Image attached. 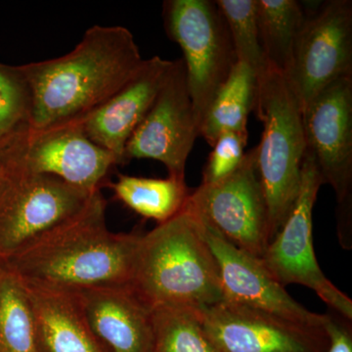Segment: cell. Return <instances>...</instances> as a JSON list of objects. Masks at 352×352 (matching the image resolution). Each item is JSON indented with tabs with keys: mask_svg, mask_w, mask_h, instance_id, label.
Returning <instances> with one entry per match:
<instances>
[{
	"mask_svg": "<svg viewBox=\"0 0 352 352\" xmlns=\"http://www.w3.org/2000/svg\"><path fill=\"white\" fill-rule=\"evenodd\" d=\"M144 60L127 28L95 25L63 56L20 65L31 94L30 131L85 117L131 82Z\"/></svg>",
	"mask_w": 352,
	"mask_h": 352,
	"instance_id": "6da1fadb",
	"label": "cell"
},
{
	"mask_svg": "<svg viewBox=\"0 0 352 352\" xmlns=\"http://www.w3.org/2000/svg\"><path fill=\"white\" fill-rule=\"evenodd\" d=\"M100 190L82 208L0 263L24 284L80 291L131 285L142 234L113 233Z\"/></svg>",
	"mask_w": 352,
	"mask_h": 352,
	"instance_id": "7a4b0ae2",
	"label": "cell"
},
{
	"mask_svg": "<svg viewBox=\"0 0 352 352\" xmlns=\"http://www.w3.org/2000/svg\"><path fill=\"white\" fill-rule=\"evenodd\" d=\"M131 288L150 307L203 311L223 300L219 265L200 219L185 206L139 241Z\"/></svg>",
	"mask_w": 352,
	"mask_h": 352,
	"instance_id": "3957f363",
	"label": "cell"
},
{
	"mask_svg": "<svg viewBox=\"0 0 352 352\" xmlns=\"http://www.w3.org/2000/svg\"><path fill=\"white\" fill-rule=\"evenodd\" d=\"M252 112L263 126L256 163L267 204L271 242L298 195L307 151L302 106L285 74L267 66L258 75Z\"/></svg>",
	"mask_w": 352,
	"mask_h": 352,
	"instance_id": "277c9868",
	"label": "cell"
},
{
	"mask_svg": "<svg viewBox=\"0 0 352 352\" xmlns=\"http://www.w3.org/2000/svg\"><path fill=\"white\" fill-rule=\"evenodd\" d=\"M28 129L0 171V263L75 214L92 195L28 166L23 156Z\"/></svg>",
	"mask_w": 352,
	"mask_h": 352,
	"instance_id": "5b68a950",
	"label": "cell"
},
{
	"mask_svg": "<svg viewBox=\"0 0 352 352\" xmlns=\"http://www.w3.org/2000/svg\"><path fill=\"white\" fill-rule=\"evenodd\" d=\"M166 36L182 48L187 83L201 127L214 97L237 64L226 20L215 1L166 0Z\"/></svg>",
	"mask_w": 352,
	"mask_h": 352,
	"instance_id": "8992f818",
	"label": "cell"
},
{
	"mask_svg": "<svg viewBox=\"0 0 352 352\" xmlns=\"http://www.w3.org/2000/svg\"><path fill=\"white\" fill-rule=\"evenodd\" d=\"M300 186L283 226L266 248L261 261L282 286L298 284L312 289L330 310L352 320V300L328 279L315 256L312 214L323 185L314 155L305 151Z\"/></svg>",
	"mask_w": 352,
	"mask_h": 352,
	"instance_id": "52a82bcc",
	"label": "cell"
},
{
	"mask_svg": "<svg viewBox=\"0 0 352 352\" xmlns=\"http://www.w3.org/2000/svg\"><path fill=\"white\" fill-rule=\"evenodd\" d=\"M186 207L231 244L261 258L270 243V219L256 147L230 175L193 190Z\"/></svg>",
	"mask_w": 352,
	"mask_h": 352,
	"instance_id": "ba28073f",
	"label": "cell"
},
{
	"mask_svg": "<svg viewBox=\"0 0 352 352\" xmlns=\"http://www.w3.org/2000/svg\"><path fill=\"white\" fill-rule=\"evenodd\" d=\"M307 149L338 200V227L352 226V75L321 89L302 109Z\"/></svg>",
	"mask_w": 352,
	"mask_h": 352,
	"instance_id": "9c48e42d",
	"label": "cell"
},
{
	"mask_svg": "<svg viewBox=\"0 0 352 352\" xmlns=\"http://www.w3.org/2000/svg\"><path fill=\"white\" fill-rule=\"evenodd\" d=\"M288 78L302 109L342 76L352 75V2L327 0L305 10Z\"/></svg>",
	"mask_w": 352,
	"mask_h": 352,
	"instance_id": "30bf717a",
	"label": "cell"
},
{
	"mask_svg": "<svg viewBox=\"0 0 352 352\" xmlns=\"http://www.w3.org/2000/svg\"><path fill=\"white\" fill-rule=\"evenodd\" d=\"M198 138L200 126L182 58L173 61L151 108L127 142L124 163L154 160L166 166L168 176L185 179L187 160Z\"/></svg>",
	"mask_w": 352,
	"mask_h": 352,
	"instance_id": "8fae6325",
	"label": "cell"
},
{
	"mask_svg": "<svg viewBox=\"0 0 352 352\" xmlns=\"http://www.w3.org/2000/svg\"><path fill=\"white\" fill-rule=\"evenodd\" d=\"M219 352H327L326 328L308 327L221 300L200 311Z\"/></svg>",
	"mask_w": 352,
	"mask_h": 352,
	"instance_id": "7c38bea8",
	"label": "cell"
},
{
	"mask_svg": "<svg viewBox=\"0 0 352 352\" xmlns=\"http://www.w3.org/2000/svg\"><path fill=\"white\" fill-rule=\"evenodd\" d=\"M200 220L206 239L219 265L224 300L254 308L300 325L325 327L327 314H314L302 307L270 274L261 258L231 244Z\"/></svg>",
	"mask_w": 352,
	"mask_h": 352,
	"instance_id": "4fadbf2b",
	"label": "cell"
},
{
	"mask_svg": "<svg viewBox=\"0 0 352 352\" xmlns=\"http://www.w3.org/2000/svg\"><path fill=\"white\" fill-rule=\"evenodd\" d=\"M28 166L54 176L89 194L100 190L119 159L87 138L75 120L34 131L28 129L23 150Z\"/></svg>",
	"mask_w": 352,
	"mask_h": 352,
	"instance_id": "5bb4252c",
	"label": "cell"
},
{
	"mask_svg": "<svg viewBox=\"0 0 352 352\" xmlns=\"http://www.w3.org/2000/svg\"><path fill=\"white\" fill-rule=\"evenodd\" d=\"M75 292L88 325L106 351L153 352V308L131 285Z\"/></svg>",
	"mask_w": 352,
	"mask_h": 352,
	"instance_id": "9a60e30c",
	"label": "cell"
},
{
	"mask_svg": "<svg viewBox=\"0 0 352 352\" xmlns=\"http://www.w3.org/2000/svg\"><path fill=\"white\" fill-rule=\"evenodd\" d=\"M173 61L145 59L131 82L103 105L80 119L87 138L124 164V150L134 131L151 108Z\"/></svg>",
	"mask_w": 352,
	"mask_h": 352,
	"instance_id": "2e32d148",
	"label": "cell"
},
{
	"mask_svg": "<svg viewBox=\"0 0 352 352\" xmlns=\"http://www.w3.org/2000/svg\"><path fill=\"white\" fill-rule=\"evenodd\" d=\"M24 285L36 314V352H107L88 325L75 291Z\"/></svg>",
	"mask_w": 352,
	"mask_h": 352,
	"instance_id": "e0dca14e",
	"label": "cell"
},
{
	"mask_svg": "<svg viewBox=\"0 0 352 352\" xmlns=\"http://www.w3.org/2000/svg\"><path fill=\"white\" fill-rule=\"evenodd\" d=\"M258 90V75L242 62H237L220 88L201 122L200 138L212 147L226 131H248L250 113L254 111Z\"/></svg>",
	"mask_w": 352,
	"mask_h": 352,
	"instance_id": "ac0fdd59",
	"label": "cell"
},
{
	"mask_svg": "<svg viewBox=\"0 0 352 352\" xmlns=\"http://www.w3.org/2000/svg\"><path fill=\"white\" fill-rule=\"evenodd\" d=\"M108 186L126 207L157 224L164 223L182 212L192 193L185 179L171 176L160 179L119 175Z\"/></svg>",
	"mask_w": 352,
	"mask_h": 352,
	"instance_id": "d6986e66",
	"label": "cell"
},
{
	"mask_svg": "<svg viewBox=\"0 0 352 352\" xmlns=\"http://www.w3.org/2000/svg\"><path fill=\"white\" fill-rule=\"evenodd\" d=\"M259 41L266 64L286 74L305 12L296 0H256Z\"/></svg>",
	"mask_w": 352,
	"mask_h": 352,
	"instance_id": "ffe728a7",
	"label": "cell"
},
{
	"mask_svg": "<svg viewBox=\"0 0 352 352\" xmlns=\"http://www.w3.org/2000/svg\"><path fill=\"white\" fill-rule=\"evenodd\" d=\"M0 352H36V319L22 281L0 265Z\"/></svg>",
	"mask_w": 352,
	"mask_h": 352,
	"instance_id": "44dd1931",
	"label": "cell"
},
{
	"mask_svg": "<svg viewBox=\"0 0 352 352\" xmlns=\"http://www.w3.org/2000/svg\"><path fill=\"white\" fill-rule=\"evenodd\" d=\"M154 315L153 352H219L204 327L200 311L157 307Z\"/></svg>",
	"mask_w": 352,
	"mask_h": 352,
	"instance_id": "7402d4cb",
	"label": "cell"
},
{
	"mask_svg": "<svg viewBox=\"0 0 352 352\" xmlns=\"http://www.w3.org/2000/svg\"><path fill=\"white\" fill-rule=\"evenodd\" d=\"M235 50L238 62L251 67L256 75L267 68L264 58L256 15V0H217Z\"/></svg>",
	"mask_w": 352,
	"mask_h": 352,
	"instance_id": "603a6c76",
	"label": "cell"
},
{
	"mask_svg": "<svg viewBox=\"0 0 352 352\" xmlns=\"http://www.w3.org/2000/svg\"><path fill=\"white\" fill-rule=\"evenodd\" d=\"M31 94L20 66L0 63V141L29 129Z\"/></svg>",
	"mask_w": 352,
	"mask_h": 352,
	"instance_id": "cb8c5ba5",
	"label": "cell"
},
{
	"mask_svg": "<svg viewBox=\"0 0 352 352\" xmlns=\"http://www.w3.org/2000/svg\"><path fill=\"white\" fill-rule=\"evenodd\" d=\"M249 133L226 131L220 134L204 166L203 182L214 183L230 175L244 160Z\"/></svg>",
	"mask_w": 352,
	"mask_h": 352,
	"instance_id": "d4e9b609",
	"label": "cell"
},
{
	"mask_svg": "<svg viewBox=\"0 0 352 352\" xmlns=\"http://www.w3.org/2000/svg\"><path fill=\"white\" fill-rule=\"evenodd\" d=\"M351 320L331 310L325 328L329 337L327 352H352Z\"/></svg>",
	"mask_w": 352,
	"mask_h": 352,
	"instance_id": "484cf974",
	"label": "cell"
},
{
	"mask_svg": "<svg viewBox=\"0 0 352 352\" xmlns=\"http://www.w3.org/2000/svg\"><path fill=\"white\" fill-rule=\"evenodd\" d=\"M25 131H27V129H25ZM25 131L16 134V135L6 139V140L0 141V171H1L6 160L10 156L11 152L13 151L14 148H15L16 144H17L21 136H22V134L24 133Z\"/></svg>",
	"mask_w": 352,
	"mask_h": 352,
	"instance_id": "4316f807",
	"label": "cell"
}]
</instances>
